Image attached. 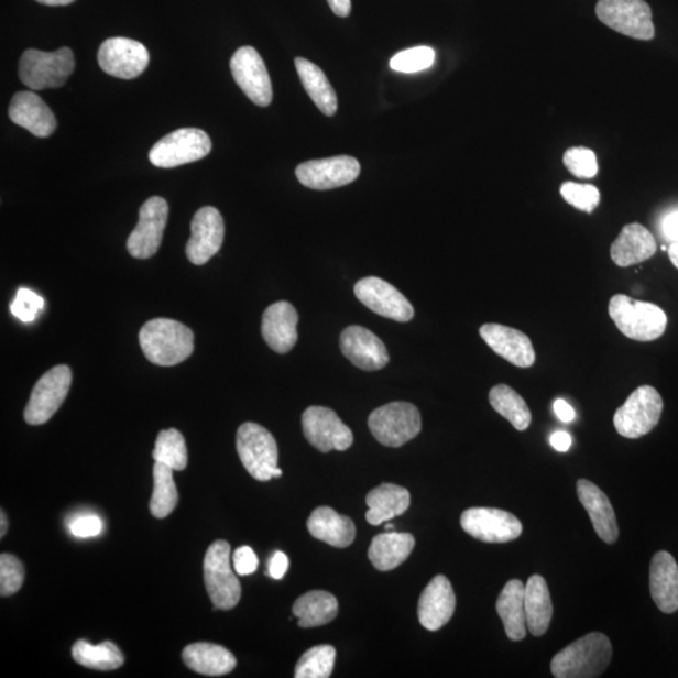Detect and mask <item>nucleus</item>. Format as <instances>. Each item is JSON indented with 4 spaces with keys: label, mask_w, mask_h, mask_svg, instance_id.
<instances>
[{
    "label": "nucleus",
    "mask_w": 678,
    "mask_h": 678,
    "mask_svg": "<svg viewBox=\"0 0 678 678\" xmlns=\"http://www.w3.org/2000/svg\"><path fill=\"white\" fill-rule=\"evenodd\" d=\"M612 653L609 637L600 632L588 633L553 657L550 670L557 678L600 677L610 666Z\"/></svg>",
    "instance_id": "nucleus-1"
},
{
    "label": "nucleus",
    "mask_w": 678,
    "mask_h": 678,
    "mask_svg": "<svg viewBox=\"0 0 678 678\" xmlns=\"http://www.w3.org/2000/svg\"><path fill=\"white\" fill-rule=\"evenodd\" d=\"M139 339L146 359L164 368L184 362L194 351L192 329L173 319L150 320L141 328Z\"/></svg>",
    "instance_id": "nucleus-2"
},
{
    "label": "nucleus",
    "mask_w": 678,
    "mask_h": 678,
    "mask_svg": "<svg viewBox=\"0 0 678 678\" xmlns=\"http://www.w3.org/2000/svg\"><path fill=\"white\" fill-rule=\"evenodd\" d=\"M609 314L620 332L633 341L653 342L666 332L667 316L654 303L617 294L610 300Z\"/></svg>",
    "instance_id": "nucleus-3"
},
{
    "label": "nucleus",
    "mask_w": 678,
    "mask_h": 678,
    "mask_svg": "<svg viewBox=\"0 0 678 678\" xmlns=\"http://www.w3.org/2000/svg\"><path fill=\"white\" fill-rule=\"evenodd\" d=\"M237 450L244 468L255 480L281 478L278 445L273 435L261 425L245 423L237 434Z\"/></svg>",
    "instance_id": "nucleus-4"
},
{
    "label": "nucleus",
    "mask_w": 678,
    "mask_h": 678,
    "mask_svg": "<svg viewBox=\"0 0 678 678\" xmlns=\"http://www.w3.org/2000/svg\"><path fill=\"white\" fill-rule=\"evenodd\" d=\"M74 70V52L64 47L56 52L25 51L18 74L26 87L41 91L64 86Z\"/></svg>",
    "instance_id": "nucleus-5"
},
{
    "label": "nucleus",
    "mask_w": 678,
    "mask_h": 678,
    "mask_svg": "<svg viewBox=\"0 0 678 678\" xmlns=\"http://www.w3.org/2000/svg\"><path fill=\"white\" fill-rule=\"evenodd\" d=\"M204 581L214 604V610H233L242 595L230 564V546L226 540L211 544L204 559Z\"/></svg>",
    "instance_id": "nucleus-6"
},
{
    "label": "nucleus",
    "mask_w": 678,
    "mask_h": 678,
    "mask_svg": "<svg viewBox=\"0 0 678 678\" xmlns=\"http://www.w3.org/2000/svg\"><path fill=\"white\" fill-rule=\"evenodd\" d=\"M664 400L653 386L633 391L613 417L615 430L626 439H639L654 430L661 420Z\"/></svg>",
    "instance_id": "nucleus-7"
},
{
    "label": "nucleus",
    "mask_w": 678,
    "mask_h": 678,
    "mask_svg": "<svg viewBox=\"0 0 678 678\" xmlns=\"http://www.w3.org/2000/svg\"><path fill=\"white\" fill-rule=\"evenodd\" d=\"M369 427L380 444L400 448L422 431V415L413 404L391 403L379 407L369 417Z\"/></svg>",
    "instance_id": "nucleus-8"
},
{
    "label": "nucleus",
    "mask_w": 678,
    "mask_h": 678,
    "mask_svg": "<svg viewBox=\"0 0 678 678\" xmlns=\"http://www.w3.org/2000/svg\"><path fill=\"white\" fill-rule=\"evenodd\" d=\"M598 20L627 37L649 41L655 37L653 11L645 0H600Z\"/></svg>",
    "instance_id": "nucleus-9"
},
{
    "label": "nucleus",
    "mask_w": 678,
    "mask_h": 678,
    "mask_svg": "<svg viewBox=\"0 0 678 678\" xmlns=\"http://www.w3.org/2000/svg\"><path fill=\"white\" fill-rule=\"evenodd\" d=\"M211 151V140L199 129H181L168 133L151 149V164L162 168H173L199 162Z\"/></svg>",
    "instance_id": "nucleus-10"
},
{
    "label": "nucleus",
    "mask_w": 678,
    "mask_h": 678,
    "mask_svg": "<svg viewBox=\"0 0 678 678\" xmlns=\"http://www.w3.org/2000/svg\"><path fill=\"white\" fill-rule=\"evenodd\" d=\"M73 372L67 365H56L35 383L24 420L30 425H43L51 420L68 395Z\"/></svg>",
    "instance_id": "nucleus-11"
},
{
    "label": "nucleus",
    "mask_w": 678,
    "mask_h": 678,
    "mask_svg": "<svg viewBox=\"0 0 678 678\" xmlns=\"http://www.w3.org/2000/svg\"><path fill=\"white\" fill-rule=\"evenodd\" d=\"M303 433L311 446L322 452L345 451L353 444L351 428L331 408L311 406L302 416Z\"/></svg>",
    "instance_id": "nucleus-12"
},
{
    "label": "nucleus",
    "mask_w": 678,
    "mask_h": 678,
    "mask_svg": "<svg viewBox=\"0 0 678 678\" xmlns=\"http://www.w3.org/2000/svg\"><path fill=\"white\" fill-rule=\"evenodd\" d=\"M461 526L472 538L485 543H507L521 537L523 525L512 513L495 507H470L461 515Z\"/></svg>",
    "instance_id": "nucleus-13"
},
{
    "label": "nucleus",
    "mask_w": 678,
    "mask_h": 678,
    "mask_svg": "<svg viewBox=\"0 0 678 678\" xmlns=\"http://www.w3.org/2000/svg\"><path fill=\"white\" fill-rule=\"evenodd\" d=\"M354 294L362 305L381 317L405 324L415 316L414 307L404 294L378 276H368L357 283Z\"/></svg>",
    "instance_id": "nucleus-14"
},
{
    "label": "nucleus",
    "mask_w": 678,
    "mask_h": 678,
    "mask_svg": "<svg viewBox=\"0 0 678 678\" xmlns=\"http://www.w3.org/2000/svg\"><path fill=\"white\" fill-rule=\"evenodd\" d=\"M168 205L160 196H153L139 212V225L128 240V251L136 259L154 256L162 245L167 225Z\"/></svg>",
    "instance_id": "nucleus-15"
},
{
    "label": "nucleus",
    "mask_w": 678,
    "mask_h": 678,
    "mask_svg": "<svg viewBox=\"0 0 678 678\" xmlns=\"http://www.w3.org/2000/svg\"><path fill=\"white\" fill-rule=\"evenodd\" d=\"M98 65L107 75L133 79L145 73L150 55L144 44L123 37L105 41L98 50Z\"/></svg>",
    "instance_id": "nucleus-16"
},
{
    "label": "nucleus",
    "mask_w": 678,
    "mask_h": 678,
    "mask_svg": "<svg viewBox=\"0 0 678 678\" xmlns=\"http://www.w3.org/2000/svg\"><path fill=\"white\" fill-rule=\"evenodd\" d=\"M230 69L237 85L242 88L249 100L261 107L272 103L271 77L255 48L249 46L239 48L230 61Z\"/></svg>",
    "instance_id": "nucleus-17"
},
{
    "label": "nucleus",
    "mask_w": 678,
    "mask_h": 678,
    "mask_svg": "<svg viewBox=\"0 0 678 678\" xmlns=\"http://www.w3.org/2000/svg\"><path fill=\"white\" fill-rule=\"evenodd\" d=\"M361 165L352 156H335L300 164L296 175L302 185L314 190H332L351 184L360 176Z\"/></svg>",
    "instance_id": "nucleus-18"
},
{
    "label": "nucleus",
    "mask_w": 678,
    "mask_h": 678,
    "mask_svg": "<svg viewBox=\"0 0 678 678\" xmlns=\"http://www.w3.org/2000/svg\"><path fill=\"white\" fill-rule=\"evenodd\" d=\"M226 227L221 214L212 207L201 208L192 221V237L186 256L195 265L207 264L225 242Z\"/></svg>",
    "instance_id": "nucleus-19"
},
{
    "label": "nucleus",
    "mask_w": 678,
    "mask_h": 678,
    "mask_svg": "<svg viewBox=\"0 0 678 678\" xmlns=\"http://www.w3.org/2000/svg\"><path fill=\"white\" fill-rule=\"evenodd\" d=\"M339 345L347 359L363 371L382 370L390 361L385 343L370 329L360 326L347 327Z\"/></svg>",
    "instance_id": "nucleus-20"
},
{
    "label": "nucleus",
    "mask_w": 678,
    "mask_h": 678,
    "mask_svg": "<svg viewBox=\"0 0 678 678\" xmlns=\"http://www.w3.org/2000/svg\"><path fill=\"white\" fill-rule=\"evenodd\" d=\"M480 336L492 350L520 369H529L535 363L531 338L515 328L489 324L480 328Z\"/></svg>",
    "instance_id": "nucleus-21"
},
{
    "label": "nucleus",
    "mask_w": 678,
    "mask_h": 678,
    "mask_svg": "<svg viewBox=\"0 0 678 678\" xmlns=\"http://www.w3.org/2000/svg\"><path fill=\"white\" fill-rule=\"evenodd\" d=\"M457 597L445 576H436L418 601V621L428 631H439L452 619Z\"/></svg>",
    "instance_id": "nucleus-22"
},
{
    "label": "nucleus",
    "mask_w": 678,
    "mask_h": 678,
    "mask_svg": "<svg viewBox=\"0 0 678 678\" xmlns=\"http://www.w3.org/2000/svg\"><path fill=\"white\" fill-rule=\"evenodd\" d=\"M298 314L288 302H276L263 315L264 341L276 353H288L298 341Z\"/></svg>",
    "instance_id": "nucleus-23"
},
{
    "label": "nucleus",
    "mask_w": 678,
    "mask_h": 678,
    "mask_svg": "<svg viewBox=\"0 0 678 678\" xmlns=\"http://www.w3.org/2000/svg\"><path fill=\"white\" fill-rule=\"evenodd\" d=\"M9 118L17 127L29 130L32 135L44 139L56 131L57 121L50 107L34 92L24 91L13 96Z\"/></svg>",
    "instance_id": "nucleus-24"
},
{
    "label": "nucleus",
    "mask_w": 678,
    "mask_h": 678,
    "mask_svg": "<svg viewBox=\"0 0 678 678\" xmlns=\"http://www.w3.org/2000/svg\"><path fill=\"white\" fill-rule=\"evenodd\" d=\"M577 494L579 502L591 517L598 537L606 544L617 542L620 534L617 517H615L609 496L586 479L578 480Z\"/></svg>",
    "instance_id": "nucleus-25"
},
{
    "label": "nucleus",
    "mask_w": 678,
    "mask_h": 678,
    "mask_svg": "<svg viewBox=\"0 0 678 678\" xmlns=\"http://www.w3.org/2000/svg\"><path fill=\"white\" fill-rule=\"evenodd\" d=\"M650 595L659 611L670 614L678 610V566L670 553H656L649 568Z\"/></svg>",
    "instance_id": "nucleus-26"
},
{
    "label": "nucleus",
    "mask_w": 678,
    "mask_h": 678,
    "mask_svg": "<svg viewBox=\"0 0 678 678\" xmlns=\"http://www.w3.org/2000/svg\"><path fill=\"white\" fill-rule=\"evenodd\" d=\"M657 252L656 239L650 231L638 222L624 227L611 245L614 264L627 267L648 261Z\"/></svg>",
    "instance_id": "nucleus-27"
},
{
    "label": "nucleus",
    "mask_w": 678,
    "mask_h": 678,
    "mask_svg": "<svg viewBox=\"0 0 678 678\" xmlns=\"http://www.w3.org/2000/svg\"><path fill=\"white\" fill-rule=\"evenodd\" d=\"M307 528L311 537L336 548L350 547L356 538V526L352 520L338 514L329 506L317 507L309 516Z\"/></svg>",
    "instance_id": "nucleus-28"
},
{
    "label": "nucleus",
    "mask_w": 678,
    "mask_h": 678,
    "mask_svg": "<svg viewBox=\"0 0 678 678\" xmlns=\"http://www.w3.org/2000/svg\"><path fill=\"white\" fill-rule=\"evenodd\" d=\"M415 548V538L408 533L389 532L376 535L369 549V558L380 572H389L404 564Z\"/></svg>",
    "instance_id": "nucleus-29"
},
{
    "label": "nucleus",
    "mask_w": 678,
    "mask_h": 678,
    "mask_svg": "<svg viewBox=\"0 0 678 678\" xmlns=\"http://www.w3.org/2000/svg\"><path fill=\"white\" fill-rule=\"evenodd\" d=\"M183 659L190 670L205 676H225L237 667V658L226 647L205 644H193L183 650Z\"/></svg>",
    "instance_id": "nucleus-30"
},
{
    "label": "nucleus",
    "mask_w": 678,
    "mask_h": 678,
    "mask_svg": "<svg viewBox=\"0 0 678 678\" xmlns=\"http://www.w3.org/2000/svg\"><path fill=\"white\" fill-rule=\"evenodd\" d=\"M526 627L535 637L546 635L553 619V604L546 579L535 575L525 584Z\"/></svg>",
    "instance_id": "nucleus-31"
},
{
    "label": "nucleus",
    "mask_w": 678,
    "mask_h": 678,
    "mask_svg": "<svg viewBox=\"0 0 678 678\" xmlns=\"http://www.w3.org/2000/svg\"><path fill=\"white\" fill-rule=\"evenodd\" d=\"M409 502H412V497H409L408 490L405 488L395 484H382L371 490L365 497V504L369 506L365 520L371 525L390 522L406 513Z\"/></svg>",
    "instance_id": "nucleus-32"
},
{
    "label": "nucleus",
    "mask_w": 678,
    "mask_h": 678,
    "mask_svg": "<svg viewBox=\"0 0 678 678\" xmlns=\"http://www.w3.org/2000/svg\"><path fill=\"white\" fill-rule=\"evenodd\" d=\"M525 586L520 579H512L497 598L496 611L504 623L506 636L522 641L526 636Z\"/></svg>",
    "instance_id": "nucleus-33"
},
{
    "label": "nucleus",
    "mask_w": 678,
    "mask_h": 678,
    "mask_svg": "<svg viewBox=\"0 0 678 678\" xmlns=\"http://www.w3.org/2000/svg\"><path fill=\"white\" fill-rule=\"evenodd\" d=\"M293 614L302 628L325 626L338 614L337 598L325 591H311L303 594L293 604Z\"/></svg>",
    "instance_id": "nucleus-34"
},
{
    "label": "nucleus",
    "mask_w": 678,
    "mask_h": 678,
    "mask_svg": "<svg viewBox=\"0 0 678 678\" xmlns=\"http://www.w3.org/2000/svg\"><path fill=\"white\" fill-rule=\"evenodd\" d=\"M296 68L303 87L311 101L326 116H333L338 109L337 95L324 70L306 58H296Z\"/></svg>",
    "instance_id": "nucleus-35"
},
{
    "label": "nucleus",
    "mask_w": 678,
    "mask_h": 678,
    "mask_svg": "<svg viewBox=\"0 0 678 678\" xmlns=\"http://www.w3.org/2000/svg\"><path fill=\"white\" fill-rule=\"evenodd\" d=\"M73 657L78 665L98 671L118 670L124 663L121 649L110 641L94 646L85 639H79L73 648Z\"/></svg>",
    "instance_id": "nucleus-36"
},
{
    "label": "nucleus",
    "mask_w": 678,
    "mask_h": 678,
    "mask_svg": "<svg viewBox=\"0 0 678 678\" xmlns=\"http://www.w3.org/2000/svg\"><path fill=\"white\" fill-rule=\"evenodd\" d=\"M489 401L495 412L506 418L515 430L525 431L531 426V409L524 398L512 387L506 385L493 387L490 390Z\"/></svg>",
    "instance_id": "nucleus-37"
},
{
    "label": "nucleus",
    "mask_w": 678,
    "mask_h": 678,
    "mask_svg": "<svg viewBox=\"0 0 678 678\" xmlns=\"http://www.w3.org/2000/svg\"><path fill=\"white\" fill-rule=\"evenodd\" d=\"M173 474L172 468L155 461L154 493L150 501V512L157 520H164L172 514L177 505L178 494Z\"/></svg>",
    "instance_id": "nucleus-38"
},
{
    "label": "nucleus",
    "mask_w": 678,
    "mask_h": 678,
    "mask_svg": "<svg viewBox=\"0 0 678 678\" xmlns=\"http://www.w3.org/2000/svg\"><path fill=\"white\" fill-rule=\"evenodd\" d=\"M153 458L174 471H183L187 467V449L182 433L175 430V428L160 433Z\"/></svg>",
    "instance_id": "nucleus-39"
},
{
    "label": "nucleus",
    "mask_w": 678,
    "mask_h": 678,
    "mask_svg": "<svg viewBox=\"0 0 678 678\" xmlns=\"http://www.w3.org/2000/svg\"><path fill=\"white\" fill-rule=\"evenodd\" d=\"M336 663V649L332 646H316L303 655L296 666V678L331 677Z\"/></svg>",
    "instance_id": "nucleus-40"
},
{
    "label": "nucleus",
    "mask_w": 678,
    "mask_h": 678,
    "mask_svg": "<svg viewBox=\"0 0 678 678\" xmlns=\"http://www.w3.org/2000/svg\"><path fill=\"white\" fill-rule=\"evenodd\" d=\"M435 62V51L430 47H415L397 53L390 66L397 73L416 74L430 68Z\"/></svg>",
    "instance_id": "nucleus-41"
},
{
    "label": "nucleus",
    "mask_w": 678,
    "mask_h": 678,
    "mask_svg": "<svg viewBox=\"0 0 678 678\" xmlns=\"http://www.w3.org/2000/svg\"><path fill=\"white\" fill-rule=\"evenodd\" d=\"M564 199L578 210L591 214L601 201L600 190L593 185L565 183L560 186Z\"/></svg>",
    "instance_id": "nucleus-42"
},
{
    "label": "nucleus",
    "mask_w": 678,
    "mask_h": 678,
    "mask_svg": "<svg viewBox=\"0 0 678 678\" xmlns=\"http://www.w3.org/2000/svg\"><path fill=\"white\" fill-rule=\"evenodd\" d=\"M24 567L14 556H0V594L8 597L21 590L24 582Z\"/></svg>",
    "instance_id": "nucleus-43"
},
{
    "label": "nucleus",
    "mask_w": 678,
    "mask_h": 678,
    "mask_svg": "<svg viewBox=\"0 0 678 678\" xmlns=\"http://www.w3.org/2000/svg\"><path fill=\"white\" fill-rule=\"evenodd\" d=\"M44 306H46V302L40 294L29 288H20L11 303V311L21 322L31 324L37 319Z\"/></svg>",
    "instance_id": "nucleus-44"
},
{
    "label": "nucleus",
    "mask_w": 678,
    "mask_h": 678,
    "mask_svg": "<svg viewBox=\"0 0 678 678\" xmlns=\"http://www.w3.org/2000/svg\"><path fill=\"white\" fill-rule=\"evenodd\" d=\"M564 162L569 173L579 178H592L598 173L597 157L590 149H569L566 151Z\"/></svg>",
    "instance_id": "nucleus-45"
},
{
    "label": "nucleus",
    "mask_w": 678,
    "mask_h": 678,
    "mask_svg": "<svg viewBox=\"0 0 678 678\" xmlns=\"http://www.w3.org/2000/svg\"><path fill=\"white\" fill-rule=\"evenodd\" d=\"M103 525L100 517L96 515H85L77 517L69 524L70 533L78 538H91L102 532Z\"/></svg>",
    "instance_id": "nucleus-46"
},
{
    "label": "nucleus",
    "mask_w": 678,
    "mask_h": 678,
    "mask_svg": "<svg viewBox=\"0 0 678 678\" xmlns=\"http://www.w3.org/2000/svg\"><path fill=\"white\" fill-rule=\"evenodd\" d=\"M233 565L239 576H251L258 569L259 560L254 550L251 547L244 546L236 550Z\"/></svg>",
    "instance_id": "nucleus-47"
},
{
    "label": "nucleus",
    "mask_w": 678,
    "mask_h": 678,
    "mask_svg": "<svg viewBox=\"0 0 678 678\" xmlns=\"http://www.w3.org/2000/svg\"><path fill=\"white\" fill-rule=\"evenodd\" d=\"M289 568V558L284 555L283 551H275L270 560V568H267V575H270L276 581H280Z\"/></svg>",
    "instance_id": "nucleus-48"
},
{
    "label": "nucleus",
    "mask_w": 678,
    "mask_h": 678,
    "mask_svg": "<svg viewBox=\"0 0 678 678\" xmlns=\"http://www.w3.org/2000/svg\"><path fill=\"white\" fill-rule=\"evenodd\" d=\"M663 231L667 240L678 243V210L668 216L663 221Z\"/></svg>",
    "instance_id": "nucleus-49"
},
{
    "label": "nucleus",
    "mask_w": 678,
    "mask_h": 678,
    "mask_svg": "<svg viewBox=\"0 0 678 678\" xmlns=\"http://www.w3.org/2000/svg\"><path fill=\"white\" fill-rule=\"evenodd\" d=\"M553 408H555V413L560 422L572 423L575 420V408L570 406L566 400H556V403L555 405H553Z\"/></svg>",
    "instance_id": "nucleus-50"
},
{
    "label": "nucleus",
    "mask_w": 678,
    "mask_h": 678,
    "mask_svg": "<svg viewBox=\"0 0 678 678\" xmlns=\"http://www.w3.org/2000/svg\"><path fill=\"white\" fill-rule=\"evenodd\" d=\"M572 436L566 431H557L550 436V445L553 449L559 452H567L572 446Z\"/></svg>",
    "instance_id": "nucleus-51"
},
{
    "label": "nucleus",
    "mask_w": 678,
    "mask_h": 678,
    "mask_svg": "<svg viewBox=\"0 0 678 678\" xmlns=\"http://www.w3.org/2000/svg\"><path fill=\"white\" fill-rule=\"evenodd\" d=\"M327 2L336 15L346 18L351 14V0H327Z\"/></svg>",
    "instance_id": "nucleus-52"
},
{
    "label": "nucleus",
    "mask_w": 678,
    "mask_h": 678,
    "mask_svg": "<svg viewBox=\"0 0 678 678\" xmlns=\"http://www.w3.org/2000/svg\"><path fill=\"white\" fill-rule=\"evenodd\" d=\"M35 2H39L44 6L55 7V6H68L70 3H74L75 0H35Z\"/></svg>",
    "instance_id": "nucleus-53"
},
{
    "label": "nucleus",
    "mask_w": 678,
    "mask_h": 678,
    "mask_svg": "<svg viewBox=\"0 0 678 678\" xmlns=\"http://www.w3.org/2000/svg\"><path fill=\"white\" fill-rule=\"evenodd\" d=\"M668 256H670L671 263L678 270V243H671L670 248H668Z\"/></svg>",
    "instance_id": "nucleus-54"
},
{
    "label": "nucleus",
    "mask_w": 678,
    "mask_h": 678,
    "mask_svg": "<svg viewBox=\"0 0 678 678\" xmlns=\"http://www.w3.org/2000/svg\"><path fill=\"white\" fill-rule=\"evenodd\" d=\"M0 517H2V529H0V537H4L7 529H8V521H7V516L4 514V512L2 511V514H0Z\"/></svg>",
    "instance_id": "nucleus-55"
},
{
    "label": "nucleus",
    "mask_w": 678,
    "mask_h": 678,
    "mask_svg": "<svg viewBox=\"0 0 678 678\" xmlns=\"http://www.w3.org/2000/svg\"><path fill=\"white\" fill-rule=\"evenodd\" d=\"M385 529H386V531H394V525H392V524H386Z\"/></svg>",
    "instance_id": "nucleus-56"
}]
</instances>
